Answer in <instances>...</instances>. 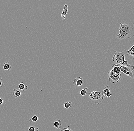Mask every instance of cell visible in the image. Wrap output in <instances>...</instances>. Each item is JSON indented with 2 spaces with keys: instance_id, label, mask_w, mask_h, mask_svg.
<instances>
[{
  "instance_id": "cell-1",
  "label": "cell",
  "mask_w": 134,
  "mask_h": 131,
  "mask_svg": "<svg viewBox=\"0 0 134 131\" xmlns=\"http://www.w3.org/2000/svg\"><path fill=\"white\" fill-rule=\"evenodd\" d=\"M120 26L119 28V33L116 38L120 40L132 38L134 36V28L130 25L120 23Z\"/></svg>"
},
{
  "instance_id": "cell-2",
  "label": "cell",
  "mask_w": 134,
  "mask_h": 131,
  "mask_svg": "<svg viewBox=\"0 0 134 131\" xmlns=\"http://www.w3.org/2000/svg\"><path fill=\"white\" fill-rule=\"evenodd\" d=\"M125 53L120 50H116L113 56V61L117 65L126 66L129 65L128 61L125 59Z\"/></svg>"
},
{
  "instance_id": "cell-3",
  "label": "cell",
  "mask_w": 134,
  "mask_h": 131,
  "mask_svg": "<svg viewBox=\"0 0 134 131\" xmlns=\"http://www.w3.org/2000/svg\"><path fill=\"white\" fill-rule=\"evenodd\" d=\"M88 94L92 102L97 105L100 104L104 98V96L102 91H93L90 93H88Z\"/></svg>"
},
{
  "instance_id": "cell-4",
  "label": "cell",
  "mask_w": 134,
  "mask_h": 131,
  "mask_svg": "<svg viewBox=\"0 0 134 131\" xmlns=\"http://www.w3.org/2000/svg\"><path fill=\"white\" fill-rule=\"evenodd\" d=\"M108 77L109 81L113 84H117L121 80L122 76L121 72L117 73L113 71L112 68L109 70L108 73Z\"/></svg>"
},
{
  "instance_id": "cell-5",
  "label": "cell",
  "mask_w": 134,
  "mask_h": 131,
  "mask_svg": "<svg viewBox=\"0 0 134 131\" xmlns=\"http://www.w3.org/2000/svg\"><path fill=\"white\" fill-rule=\"evenodd\" d=\"M121 72L126 76L134 79V66L129 65L126 66L119 65Z\"/></svg>"
},
{
  "instance_id": "cell-6",
  "label": "cell",
  "mask_w": 134,
  "mask_h": 131,
  "mask_svg": "<svg viewBox=\"0 0 134 131\" xmlns=\"http://www.w3.org/2000/svg\"><path fill=\"white\" fill-rule=\"evenodd\" d=\"M73 84L74 85L77 86H80L83 84V80L81 77H77L75 78L73 81Z\"/></svg>"
},
{
  "instance_id": "cell-7",
  "label": "cell",
  "mask_w": 134,
  "mask_h": 131,
  "mask_svg": "<svg viewBox=\"0 0 134 131\" xmlns=\"http://www.w3.org/2000/svg\"><path fill=\"white\" fill-rule=\"evenodd\" d=\"M68 5L67 4H65L64 7V9L63 10L62 14V17L63 18V21H64V19L66 18L67 13L68 12Z\"/></svg>"
},
{
  "instance_id": "cell-8",
  "label": "cell",
  "mask_w": 134,
  "mask_h": 131,
  "mask_svg": "<svg viewBox=\"0 0 134 131\" xmlns=\"http://www.w3.org/2000/svg\"><path fill=\"white\" fill-rule=\"evenodd\" d=\"M53 126L58 129H61L62 127V121L60 119H57L53 123Z\"/></svg>"
},
{
  "instance_id": "cell-9",
  "label": "cell",
  "mask_w": 134,
  "mask_h": 131,
  "mask_svg": "<svg viewBox=\"0 0 134 131\" xmlns=\"http://www.w3.org/2000/svg\"><path fill=\"white\" fill-rule=\"evenodd\" d=\"M18 87L20 90H22L23 91H27L28 89V86L26 85H25L23 82H21L19 83L18 85Z\"/></svg>"
},
{
  "instance_id": "cell-10",
  "label": "cell",
  "mask_w": 134,
  "mask_h": 131,
  "mask_svg": "<svg viewBox=\"0 0 134 131\" xmlns=\"http://www.w3.org/2000/svg\"><path fill=\"white\" fill-rule=\"evenodd\" d=\"M111 68L115 73H120L121 72L120 67L119 65H117V64H113Z\"/></svg>"
},
{
  "instance_id": "cell-11",
  "label": "cell",
  "mask_w": 134,
  "mask_h": 131,
  "mask_svg": "<svg viewBox=\"0 0 134 131\" xmlns=\"http://www.w3.org/2000/svg\"><path fill=\"white\" fill-rule=\"evenodd\" d=\"M12 69V66H11L10 64L9 63V62L7 61L4 63V65H3V69L4 70L6 71H10Z\"/></svg>"
},
{
  "instance_id": "cell-12",
  "label": "cell",
  "mask_w": 134,
  "mask_h": 131,
  "mask_svg": "<svg viewBox=\"0 0 134 131\" xmlns=\"http://www.w3.org/2000/svg\"><path fill=\"white\" fill-rule=\"evenodd\" d=\"M13 94L15 98L20 97L22 93L20 90H17L16 89H14L13 92Z\"/></svg>"
},
{
  "instance_id": "cell-13",
  "label": "cell",
  "mask_w": 134,
  "mask_h": 131,
  "mask_svg": "<svg viewBox=\"0 0 134 131\" xmlns=\"http://www.w3.org/2000/svg\"><path fill=\"white\" fill-rule=\"evenodd\" d=\"M126 53L128 55L132 57L133 59H134V43L133 46L129 50L126 52Z\"/></svg>"
},
{
  "instance_id": "cell-14",
  "label": "cell",
  "mask_w": 134,
  "mask_h": 131,
  "mask_svg": "<svg viewBox=\"0 0 134 131\" xmlns=\"http://www.w3.org/2000/svg\"><path fill=\"white\" fill-rule=\"evenodd\" d=\"M63 107L65 109H70L72 107V103L71 102H66L63 104Z\"/></svg>"
},
{
  "instance_id": "cell-15",
  "label": "cell",
  "mask_w": 134,
  "mask_h": 131,
  "mask_svg": "<svg viewBox=\"0 0 134 131\" xmlns=\"http://www.w3.org/2000/svg\"><path fill=\"white\" fill-rule=\"evenodd\" d=\"M88 93V90L87 88H85L82 89L80 91V95L83 96H86Z\"/></svg>"
},
{
  "instance_id": "cell-16",
  "label": "cell",
  "mask_w": 134,
  "mask_h": 131,
  "mask_svg": "<svg viewBox=\"0 0 134 131\" xmlns=\"http://www.w3.org/2000/svg\"><path fill=\"white\" fill-rule=\"evenodd\" d=\"M110 92V89L108 85L106 86L104 88L103 91H102L103 94L104 95V97L105 96L106 93H108V92Z\"/></svg>"
},
{
  "instance_id": "cell-17",
  "label": "cell",
  "mask_w": 134,
  "mask_h": 131,
  "mask_svg": "<svg viewBox=\"0 0 134 131\" xmlns=\"http://www.w3.org/2000/svg\"><path fill=\"white\" fill-rule=\"evenodd\" d=\"M38 117L36 115H34L32 117V118L29 119V122H36L38 121Z\"/></svg>"
},
{
  "instance_id": "cell-18",
  "label": "cell",
  "mask_w": 134,
  "mask_h": 131,
  "mask_svg": "<svg viewBox=\"0 0 134 131\" xmlns=\"http://www.w3.org/2000/svg\"><path fill=\"white\" fill-rule=\"evenodd\" d=\"M29 131H39V128L37 127H35L34 126H31L28 128Z\"/></svg>"
},
{
  "instance_id": "cell-19",
  "label": "cell",
  "mask_w": 134,
  "mask_h": 131,
  "mask_svg": "<svg viewBox=\"0 0 134 131\" xmlns=\"http://www.w3.org/2000/svg\"><path fill=\"white\" fill-rule=\"evenodd\" d=\"M60 131H74L71 129H69V128H68L66 127H63V128L61 130H60Z\"/></svg>"
},
{
  "instance_id": "cell-20",
  "label": "cell",
  "mask_w": 134,
  "mask_h": 131,
  "mask_svg": "<svg viewBox=\"0 0 134 131\" xmlns=\"http://www.w3.org/2000/svg\"><path fill=\"white\" fill-rule=\"evenodd\" d=\"M111 96H112V93H111V92H109L106 93L105 97L106 98H109V97H110Z\"/></svg>"
},
{
  "instance_id": "cell-21",
  "label": "cell",
  "mask_w": 134,
  "mask_h": 131,
  "mask_svg": "<svg viewBox=\"0 0 134 131\" xmlns=\"http://www.w3.org/2000/svg\"><path fill=\"white\" fill-rule=\"evenodd\" d=\"M4 83H3V81H2V78L1 77H0V87H2L4 86Z\"/></svg>"
},
{
  "instance_id": "cell-22",
  "label": "cell",
  "mask_w": 134,
  "mask_h": 131,
  "mask_svg": "<svg viewBox=\"0 0 134 131\" xmlns=\"http://www.w3.org/2000/svg\"><path fill=\"white\" fill-rule=\"evenodd\" d=\"M4 102V101L3 100V98H0V104L1 105H2V104H3Z\"/></svg>"
},
{
  "instance_id": "cell-23",
  "label": "cell",
  "mask_w": 134,
  "mask_h": 131,
  "mask_svg": "<svg viewBox=\"0 0 134 131\" xmlns=\"http://www.w3.org/2000/svg\"><path fill=\"white\" fill-rule=\"evenodd\" d=\"M133 25H134V24H133Z\"/></svg>"
}]
</instances>
